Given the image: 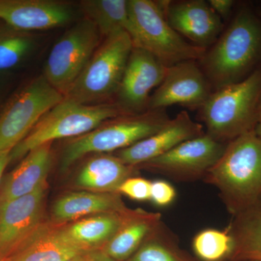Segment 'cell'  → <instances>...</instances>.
<instances>
[{
	"label": "cell",
	"mask_w": 261,
	"mask_h": 261,
	"mask_svg": "<svg viewBox=\"0 0 261 261\" xmlns=\"http://www.w3.org/2000/svg\"><path fill=\"white\" fill-rule=\"evenodd\" d=\"M133 48L126 32L105 38L65 98L80 104L92 105L117 94Z\"/></svg>",
	"instance_id": "cell-6"
},
{
	"label": "cell",
	"mask_w": 261,
	"mask_h": 261,
	"mask_svg": "<svg viewBox=\"0 0 261 261\" xmlns=\"http://www.w3.org/2000/svg\"><path fill=\"white\" fill-rule=\"evenodd\" d=\"M101 37L89 19L76 22L51 48L43 76L65 95L99 47Z\"/></svg>",
	"instance_id": "cell-9"
},
{
	"label": "cell",
	"mask_w": 261,
	"mask_h": 261,
	"mask_svg": "<svg viewBox=\"0 0 261 261\" xmlns=\"http://www.w3.org/2000/svg\"><path fill=\"white\" fill-rule=\"evenodd\" d=\"M202 181L217 189L232 216L261 202L260 137L252 132L228 143Z\"/></svg>",
	"instance_id": "cell-2"
},
{
	"label": "cell",
	"mask_w": 261,
	"mask_h": 261,
	"mask_svg": "<svg viewBox=\"0 0 261 261\" xmlns=\"http://www.w3.org/2000/svg\"><path fill=\"white\" fill-rule=\"evenodd\" d=\"M35 42L29 32L0 23V73L12 69L34 49Z\"/></svg>",
	"instance_id": "cell-27"
},
{
	"label": "cell",
	"mask_w": 261,
	"mask_h": 261,
	"mask_svg": "<svg viewBox=\"0 0 261 261\" xmlns=\"http://www.w3.org/2000/svg\"><path fill=\"white\" fill-rule=\"evenodd\" d=\"M64 98L43 75L20 89L0 115V152H10Z\"/></svg>",
	"instance_id": "cell-8"
},
{
	"label": "cell",
	"mask_w": 261,
	"mask_h": 261,
	"mask_svg": "<svg viewBox=\"0 0 261 261\" xmlns=\"http://www.w3.org/2000/svg\"><path fill=\"white\" fill-rule=\"evenodd\" d=\"M227 261H231V260H227ZM238 261H256V260H238Z\"/></svg>",
	"instance_id": "cell-37"
},
{
	"label": "cell",
	"mask_w": 261,
	"mask_h": 261,
	"mask_svg": "<svg viewBox=\"0 0 261 261\" xmlns=\"http://www.w3.org/2000/svg\"><path fill=\"white\" fill-rule=\"evenodd\" d=\"M161 214L130 211L120 229L104 247L102 251L117 261L129 259L161 221Z\"/></svg>",
	"instance_id": "cell-19"
},
{
	"label": "cell",
	"mask_w": 261,
	"mask_h": 261,
	"mask_svg": "<svg viewBox=\"0 0 261 261\" xmlns=\"http://www.w3.org/2000/svg\"><path fill=\"white\" fill-rule=\"evenodd\" d=\"M46 184L0 206V257L8 259L41 226Z\"/></svg>",
	"instance_id": "cell-14"
},
{
	"label": "cell",
	"mask_w": 261,
	"mask_h": 261,
	"mask_svg": "<svg viewBox=\"0 0 261 261\" xmlns=\"http://www.w3.org/2000/svg\"><path fill=\"white\" fill-rule=\"evenodd\" d=\"M81 8L85 18L97 27L105 38L116 32H132L128 0H84Z\"/></svg>",
	"instance_id": "cell-24"
},
{
	"label": "cell",
	"mask_w": 261,
	"mask_h": 261,
	"mask_svg": "<svg viewBox=\"0 0 261 261\" xmlns=\"http://www.w3.org/2000/svg\"><path fill=\"white\" fill-rule=\"evenodd\" d=\"M94 251H89L78 255V256L73 257L71 260L68 261H92L94 257Z\"/></svg>",
	"instance_id": "cell-33"
},
{
	"label": "cell",
	"mask_w": 261,
	"mask_h": 261,
	"mask_svg": "<svg viewBox=\"0 0 261 261\" xmlns=\"http://www.w3.org/2000/svg\"><path fill=\"white\" fill-rule=\"evenodd\" d=\"M151 184L152 181L145 178L130 176L121 184L117 193L138 202H146L150 200Z\"/></svg>",
	"instance_id": "cell-28"
},
{
	"label": "cell",
	"mask_w": 261,
	"mask_h": 261,
	"mask_svg": "<svg viewBox=\"0 0 261 261\" xmlns=\"http://www.w3.org/2000/svg\"><path fill=\"white\" fill-rule=\"evenodd\" d=\"M212 92L198 61L181 62L168 67L163 82L151 94L148 110L166 109L173 105L200 109Z\"/></svg>",
	"instance_id": "cell-11"
},
{
	"label": "cell",
	"mask_w": 261,
	"mask_h": 261,
	"mask_svg": "<svg viewBox=\"0 0 261 261\" xmlns=\"http://www.w3.org/2000/svg\"><path fill=\"white\" fill-rule=\"evenodd\" d=\"M136 166H128L115 155H99L84 165L76 185L94 192L117 193L126 178L134 176Z\"/></svg>",
	"instance_id": "cell-21"
},
{
	"label": "cell",
	"mask_w": 261,
	"mask_h": 261,
	"mask_svg": "<svg viewBox=\"0 0 261 261\" xmlns=\"http://www.w3.org/2000/svg\"><path fill=\"white\" fill-rule=\"evenodd\" d=\"M126 261H199L180 247L177 237L161 221Z\"/></svg>",
	"instance_id": "cell-25"
},
{
	"label": "cell",
	"mask_w": 261,
	"mask_h": 261,
	"mask_svg": "<svg viewBox=\"0 0 261 261\" xmlns=\"http://www.w3.org/2000/svg\"><path fill=\"white\" fill-rule=\"evenodd\" d=\"M228 228L233 240L228 260L261 261V202L233 216Z\"/></svg>",
	"instance_id": "cell-23"
},
{
	"label": "cell",
	"mask_w": 261,
	"mask_h": 261,
	"mask_svg": "<svg viewBox=\"0 0 261 261\" xmlns=\"http://www.w3.org/2000/svg\"><path fill=\"white\" fill-rule=\"evenodd\" d=\"M74 12L69 4L53 0H0V20L23 32L63 27Z\"/></svg>",
	"instance_id": "cell-16"
},
{
	"label": "cell",
	"mask_w": 261,
	"mask_h": 261,
	"mask_svg": "<svg viewBox=\"0 0 261 261\" xmlns=\"http://www.w3.org/2000/svg\"><path fill=\"white\" fill-rule=\"evenodd\" d=\"M255 133H256V135L261 138V108L260 117H259L258 123H257V127L256 128H255Z\"/></svg>",
	"instance_id": "cell-35"
},
{
	"label": "cell",
	"mask_w": 261,
	"mask_h": 261,
	"mask_svg": "<svg viewBox=\"0 0 261 261\" xmlns=\"http://www.w3.org/2000/svg\"><path fill=\"white\" fill-rule=\"evenodd\" d=\"M158 2L169 25L196 47L206 50L224 31V22L207 1Z\"/></svg>",
	"instance_id": "cell-12"
},
{
	"label": "cell",
	"mask_w": 261,
	"mask_h": 261,
	"mask_svg": "<svg viewBox=\"0 0 261 261\" xmlns=\"http://www.w3.org/2000/svg\"><path fill=\"white\" fill-rule=\"evenodd\" d=\"M207 3L222 20L231 18L233 10L238 5L233 0H208Z\"/></svg>",
	"instance_id": "cell-30"
},
{
	"label": "cell",
	"mask_w": 261,
	"mask_h": 261,
	"mask_svg": "<svg viewBox=\"0 0 261 261\" xmlns=\"http://www.w3.org/2000/svg\"><path fill=\"white\" fill-rule=\"evenodd\" d=\"M89 251L75 245L62 228L41 225L9 261H68Z\"/></svg>",
	"instance_id": "cell-18"
},
{
	"label": "cell",
	"mask_w": 261,
	"mask_h": 261,
	"mask_svg": "<svg viewBox=\"0 0 261 261\" xmlns=\"http://www.w3.org/2000/svg\"><path fill=\"white\" fill-rule=\"evenodd\" d=\"M170 119L166 109L148 110L143 114L122 117L76 137L62 154L61 167L66 169L89 153L121 150L153 135Z\"/></svg>",
	"instance_id": "cell-7"
},
{
	"label": "cell",
	"mask_w": 261,
	"mask_h": 261,
	"mask_svg": "<svg viewBox=\"0 0 261 261\" xmlns=\"http://www.w3.org/2000/svg\"><path fill=\"white\" fill-rule=\"evenodd\" d=\"M227 145L205 133L139 166L173 181L202 180L221 159Z\"/></svg>",
	"instance_id": "cell-10"
},
{
	"label": "cell",
	"mask_w": 261,
	"mask_h": 261,
	"mask_svg": "<svg viewBox=\"0 0 261 261\" xmlns=\"http://www.w3.org/2000/svg\"><path fill=\"white\" fill-rule=\"evenodd\" d=\"M121 113L116 105H84L64 98L10 151V163L23 159L30 151L54 140L85 135Z\"/></svg>",
	"instance_id": "cell-4"
},
{
	"label": "cell",
	"mask_w": 261,
	"mask_h": 261,
	"mask_svg": "<svg viewBox=\"0 0 261 261\" xmlns=\"http://www.w3.org/2000/svg\"><path fill=\"white\" fill-rule=\"evenodd\" d=\"M128 10L134 47L149 51L167 67L203 56L205 49L187 42L169 25L159 2L128 0Z\"/></svg>",
	"instance_id": "cell-5"
},
{
	"label": "cell",
	"mask_w": 261,
	"mask_h": 261,
	"mask_svg": "<svg viewBox=\"0 0 261 261\" xmlns=\"http://www.w3.org/2000/svg\"><path fill=\"white\" fill-rule=\"evenodd\" d=\"M130 211L107 213L81 219L63 227L67 238L86 251L104 247L126 221Z\"/></svg>",
	"instance_id": "cell-22"
},
{
	"label": "cell",
	"mask_w": 261,
	"mask_h": 261,
	"mask_svg": "<svg viewBox=\"0 0 261 261\" xmlns=\"http://www.w3.org/2000/svg\"><path fill=\"white\" fill-rule=\"evenodd\" d=\"M236 9L198 61L213 92L245 80L261 66V11L250 3Z\"/></svg>",
	"instance_id": "cell-1"
},
{
	"label": "cell",
	"mask_w": 261,
	"mask_h": 261,
	"mask_svg": "<svg viewBox=\"0 0 261 261\" xmlns=\"http://www.w3.org/2000/svg\"><path fill=\"white\" fill-rule=\"evenodd\" d=\"M176 189L166 180H156L151 184L150 200L160 207H168L176 200Z\"/></svg>",
	"instance_id": "cell-29"
},
{
	"label": "cell",
	"mask_w": 261,
	"mask_h": 261,
	"mask_svg": "<svg viewBox=\"0 0 261 261\" xmlns=\"http://www.w3.org/2000/svg\"><path fill=\"white\" fill-rule=\"evenodd\" d=\"M126 210L119 194L80 192L68 194L57 201L53 206V216L57 222L63 223L90 214Z\"/></svg>",
	"instance_id": "cell-20"
},
{
	"label": "cell",
	"mask_w": 261,
	"mask_h": 261,
	"mask_svg": "<svg viewBox=\"0 0 261 261\" xmlns=\"http://www.w3.org/2000/svg\"><path fill=\"white\" fill-rule=\"evenodd\" d=\"M192 247L199 261H227L232 255L233 240L228 227L205 228L196 233Z\"/></svg>",
	"instance_id": "cell-26"
},
{
	"label": "cell",
	"mask_w": 261,
	"mask_h": 261,
	"mask_svg": "<svg viewBox=\"0 0 261 261\" xmlns=\"http://www.w3.org/2000/svg\"><path fill=\"white\" fill-rule=\"evenodd\" d=\"M261 108V66L238 83L214 91L199 109L205 133L222 143L255 132Z\"/></svg>",
	"instance_id": "cell-3"
},
{
	"label": "cell",
	"mask_w": 261,
	"mask_h": 261,
	"mask_svg": "<svg viewBox=\"0 0 261 261\" xmlns=\"http://www.w3.org/2000/svg\"><path fill=\"white\" fill-rule=\"evenodd\" d=\"M205 133L202 124L193 121L186 111H181L153 135L117 151L116 156L125 164L137 167Z\"/></svg>",
	"instance_id": "cell-15"
},
{
	"label": "cell",
	"mask_w": 261,
	"mask_h": 261,
	"mask_svg": "<svg viewBox=\"0 0 261 261\" xmlns=\"http://www.w3.org/2000/svg\"><path fill=\"white\" fill-rule=\"evenodd\" d=\"M6 77L3 73H0V102L4 96L5 87H6Z\"/></svg>",
	"instance_id": "cell-34"
},
{
	"label": "cell",
	"mask_w": 261,
	"mask_h": 261,
	"mask_svg": "<svg viewBox=\"0 0 261 261\" xmlns=\"http://www.w3.org/2000/svg\"><path fill=\"white\" fill-rule=\"evenodd\" d=\"M10 152H0V185L4 176L5 168L10 163Z\"/></svg>",
	"instance_id": "cell-31"
},
{
	"label": "cell",
	"mask_w": 261,
	"mask_h": 261,
	"mask_svg": "<svg viewBox=\"0 0 261 261\" xmlns=\"http://www.w3.org/2000/svg\"><path fill=\"white\" fill-rule=\"evenodd\" d=\"M92 261H117L112 257L108 256L102 250H95L94 252L93 260Z\"/></svg>",
	"instance_id": "cell-32"
},
{
	"label": "cell",
	"mask_w": 261,
	"mask_h": 261,
	"mask_svg": "<svg viewBox=\"0 0 261 261\" xmlns=\"http://www.w3.org/2000/svg\"><path fill=\"white\" fill-rule=\"evenodd\" d=\"M51 143L30 151L20 164L3 176L0 185V206L29 195L46 184L51 165Z\"/></svg>",
	"instance_id": "cell-17"
},
{
	"label": "cell",
	"mask_w": 261,
	"mask_h": 261,
	"mask_svg": "<svg viewBox=\"0 0 261 261\" xmlns=\"http://www.w3.org/2000/svg\"><path fill=\"white\" fill-rule=\"evenodd\" d=\"M0 261H9L8 259L3 258V257H0Z\"/></svg>",
	"instance_id": "cell-36"
},
{
	"label": "cell",
	"mask_w": 261,
	"mask_h": 261,
	"mask_svg": "<svg viewBox=\"0 0 261 261\" xmlns=\"http://www.w3.org/2000/svg\"><path fill=\"white\" fill-rule=\"evenodd\" d=\"M168 68L149 51L134 47L116 94L121 112L148 111L151 92L163 82Z\"/></svg>",
	"instance_id": "cell-13"
}]
</instances>
